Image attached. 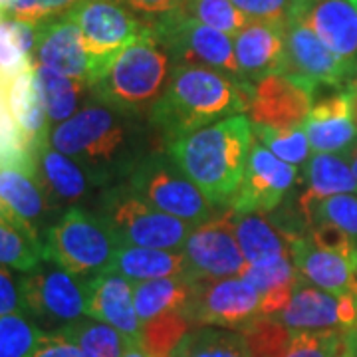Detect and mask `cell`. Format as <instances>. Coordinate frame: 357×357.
I'll use <instances>...</instances> for the list:
<instances>
[{
    "label": "cell",
    "instance_id": "47",
    "mask_svg": "<svg viewBox=\"0 0 357 357\" xmlns=\"http://www.w3.org/2000/svg\"><path fill=\"white\" fill-rule=\"evenodd\" d=\"M141 20H155L167 13H173L183 6L185 0H121Z\"/></svg>",
    "mask_w": 357,
    "mask_h": 357
},
{
    "label": "cell",
    "instance_id": "49",
    "mask_svg": "<svg viewBox=\"0 0 357 357\" xmlns=\"http://www.w3.org/2000/svg\"><path fill=\"white\" fill-rule=\"evenodd\" d=\"M79 0H40V13H42V22L50 20L56 16H64L68 10H72Z\"/></svg>",
    "mask_w": 357,
    "mask_h": 357
},
{
    "label": "cell",
    "instance_id": "57",
    "mask_svg": "<svg viewBox=\"0 0 357 357\" xmlns=\"http://www.w3.org/2000/svg\"><path fill=\"white\" fill-rule=\"evenodd\" d=\"M349 2L354 4V8H356V10H357V0H349Z\"/></svg>",
    "mask_w": 357,
    "mask_h": 357
},
{
    "label": "cell",
    "instance_id": "20",
    "mask_svg": "<svg viewBox=\"0 0 357 357\" xmlns=\"http://www.w3.org/2000/svg\"><path fill=\"white\" fill-rule=\"evenodd\" d=\"M0 211L40 234L60 215L42 191L32 163L0 167Z\"/></svg>",
    "mask_w": 357,
    "mask_h": 357
},
{
    "label": "cell",
    "instance_id": "37",
    "mask_svg": "<svg viewBox=\"0 0 357 357\" xmlns=\"http://www.w3.org/2000/svg\"><path fill=\"white\" fill-rule=\"evenodd\" d=\"M181 13L232 38L250 22V18L241 13L230 0H185Z\"/></svg>",
    "mask_w": 357,
    "mask_h": 357
},
{
    "label": "cell",
    "instance_id": "52",
    "mask_svg": "<svg viewBox=\"0 0 357 357\" xmlns=\"http://www.w3.org/2000/svg\"><path fill=\"white\" fill-rule=\"evenodd\" d=\"M344 155V159L347 161V165L351 167V173H354V177L357 178V139L351 143V147L345 151Z\"/></svg>",
    "mask_w": 357,
    "mask_h": 357
},
{
    "label": "cell",
    "instance_id": "48",
    "mask_svg": "<svg viewBox=\"0 0 357 357\" xmlns=\"http://www.w3.org/2000/svg\"><path fill=\"white\" fill-rule=\"evenodd\" d=\"M0 16L13 18V20H22V22H32V24H40L42 22L40 0H10Z\"/></svg>",
    "mask_w": 357,
    "mask_h": 357
},
{
    "label": "cell",
    "instance_id": "35",
    "mask_svg": "<svg viewBox=\"0 0 357 357\" xmlns=\"http://www.w3.org/2000/svg\"><path fill=\"white\" fill-rule=\"evenodd\" d=\"M191 330L192 324L183 312L165 314L143 324L141 345L151 357H173Z\"/></svg>",
    "mask_w": 357,
    "mask_h": 357
},
{
    "label": "cell",
    "instance_id": "14",
    "mask_svg": "<svg viewBox=\"0 0 357 357\" xmlns=\"http://www.w3.org/2000/svg\"><path fill=\"white\" fill-rule=\"evenodd\" d=\"M298 178V167L280 161L255 137L243 181L227 206L234 215H268L284 203Z\"/></svg>",
    "mask_w": 357,
    "mask_h": 357
},
{
    "label": "cell",
    "instance_id": "33",
    "mask_svg": "<svg viewBox=\"0 0 357 357\" xmlns=\"http://www.w3.org/2000/svg\"><path fill=\"white\" fill-rule=\"evenodd\" d=\"M79 347L84 357H123L129 340L115 328L84 316L60 330Z\"/></svg>",
    "mask_w": 357,
    "mask_h": 357
},
{
    "label": "cell",
    "instance_id": "43",
    "mask_svg": "<svg viewBox=\"0 0 357 357\" xmlns=\"http://www.w3.org/2000/svg\"><path fill=\"white\" fill-rule=\"evenodd\" d=\"M250 20L288 24L300 13L304 0H230Z\"/></svg>",
    "mask_w": 357,
    "mask_h": 357
},
{
    "label": "cell",
    "instance_id": "11",
    "mask_svg": "<svg viewBox=\"0 0 357 357\" xmlns=\"http://www.w3.org/2000/svg\"><path fill=\"white\" fill-rule=\"evenodd\" d=\"M181 250L187 258L189 282L234 278L248 266L236 241L232 211L197 225Z\"/></svg>",
    "mask_w": 357,
    "mask_h": 357
},
{
    "label": "cell",
    "instance_id": "8",
    "mask_svg": "<svg viewBox=\"0 0 357 357\" xmlns=\"http://www.w3.org/2000/svg\"><path fill=\"white\" fill-rule=\"evenodd\" d=\"M24 314L42 332H60L86 316L88 278L44 260L20 278Z\"/></svg>",
    "mask_w": 357,
    "mask_h": 357
},
{
    "label": "cell",
    "instance_id": "17",
    "mask_svg": "<svg viewBox=\"0 0 357 357\" xmlns=\"http://www.w3.org/2000/svg\"><path fill=\"white\" fill-rule=\"evenodd\" d=\"M314 96L316 93L298 86L290 77L272 74L255 84L246 112L248 121L262 128H300L314 107Z\"/></svg>",
    "mask_w": 357,
    "mask_h": 357
},
{
    "label": "cell",
    "instance_id": "4",
    "mask_svg": "<svg viewBox=\"0 0 357 357\" xmlns=\"http://www.w3.org/2000/svg\"><path fill=\"white\" fill-rule=\"evenodd\" d=\"M173 60L149 30L119 52L102 76L91 84L93 102L121 114L147 119L163 96Z\"/></svg>",
    "mask_w": 357,
    "mask_h": 357
},
{
    "label": "cell",
    "instance_id": "24",
    "mask_svg": "<svg viewBox=\"0 0 357 357\" xmlns=\"http://www.w3.org/2000/svg\"><path fill=\"white\" fill-rule=\"evenodd\" d=\"M292 258L300 278L306 284L335 296L357 298L356 268L345 258L319 250L307 236L294 241Z\"/></svg>",
    "mask_w": 357,
    "mask_h": 357
},
{
    "label": "cell",
    "instance_id": "58",
    "mask_svg": "<svg viewBox=\"0 0 357 357\" xmlns=\"http://www.w3.org/2000/svg\"><path fill=\"white\" fill-rule=\"evenodd\" d=\"M356 278H357V262H356Z\"/></svg>",
    "mask_w": 357,
    "mask_h": 357
},
{
    "label": "cell",
    "instance_id": "19",
    "mask_svg": "<svg viewBox=\"0 0 357 357\" xmlns=\"http://www.w3.org/2000/svg\"><path fill=\"white\" fill-rule=\"evenodd\" d=\"M86 316L112 326L129 342H141L143 321L133 302V282L117 272L88 278Z\"/></svg>",
    "mask_w": 357,
    "mask_h": 357
},
{
    "label": "cell",
    "instance_id": "34",
    "mask_svg": "<svg viewBox=\"0 0 357 357\" xmlns=\"http://www.w3.org/2000/svg\"><path fill=\"white\" fill-rule=\"evenodd\" d=\"M183 357H250L243 333L227 328H192L181 344Z\"/></svg>",
    "mask_w": 357,
    "mask_h": 357
},
{
    "label": "cell",
    "instance_id": "5",
    "mask_svg": "<svg viewBox=\"0 0 357 357\" xmlns=\"http://www.w3.org/2000/svg\"><path fill=\"white\" fill-rule=\"evenodd\" d=\"M44 260L79 278L109 272L121 246L100 213L84 206L64 211L42 234Z\"/></svg>",
    "mask_w": 357,
    "mask_h": 357
},
{
    "label": "cell",
    "instance_id": "27",
    "mask_svg": "<svg viewBox=\"0 0 357 357\" xmlns=\"http://www.w3.org/2000/svg\"><path fill=\"white\" fill-rule=\"evenodd\" d=\"M6 102H8V107L13 112L16 123L24 133L30 153L44 147L48 143L52 128L48 123V115L44 112L42 100H40L34 66L20 72L6 86Z\"/></svg>",
    "mask_w": 357,
    "mask_h": 357
},
{
    "label": "cell",
    "instance_id": "12",
    "mask_svg": "<svg viewBox=\"0 0 357 357\" xmlns=\"http://www.w3.org/2000/svg\"><path fill=\"white\" fill-rule=\"evenodd\" d=\"M280 74L316 93L321 86H345L356 76V68L337 58L306 24L292 20L284 26V62Z\"/></svg>",
    "mask_w": 357,
    "mask_h": 357
},
{
    "label": "cell",
    "instance_id": "15",
    "mask_svg": "<svg viewBox=\"0 0 357 357\" xmlns=\"http://www.w3.org/2000/svg\"><path fill=\"white\" fill-rule=\"evenodd\" d=\"M276 318L292 333L357 330V298L324 292L300 278L290 304Z\"/></svg>",
    "mask_w": 357,
    "mask_h": 357
},
{
    "label": "cell",
    "instance_id": "50",
    "mask_svg": "<svg viewBox=\"0 0 357 357\" xmlns=\"http://www.w3.org/2000/svg\"><path fill=\"white\" fill-rule=\"evenodd\" d=\"M345 91H347V98H349V114H351V121L357 129V89L349 84H345Z\"/></svg>",
    "mask_w": 357,
    "mask_h": 357
},
{
    "label": "cell",
    "instance_id": "21",
    "mask_svg": "<svg viewBox=\"0 0 357 357\" xmlns=\"http://www.w3.org/2000/svg\"><path fill=\"white\" fill-rule=\"evenodd\" d=\"M298 22L357 72V10L349 0H304Z\"/></svg>",
    "mask_w": 357,
    "mask_h": 357
},
{
    "label": "cell",
    "instance_id": "41",
    "mask_svg": "<svg viewBox=\"0 0 357 357\" xmlns=\"http://www.w3.org/2000/svg\"><path fill=\"white\" fill-rule=\"evenodd\" d=\"M34 66L16 36L10 18L0 16V86H8L20 72Z\"/></svg>",
    "mask_w": 357,
    "mask_h": 357
},
{
    "label": "cell",
    "instance_id": "44",
    "mask_svg": "<svg viewBox=\"0 0 357 357\" xmlns=\"http://www.w3.org/2000/svg\"><path fill=\"white\" fill-rule=\"evenodd\" d=\"M307 238L319 250L332 252L345 258L347 262H351L356 268L357 262V243L340 227H335L332 222H316L310 227Z\"/></svg>",
    "mask_w": 357,
    "mask_h": 357
},
{
    "label": "cell",
    "instance_id": "26",
    "mask_svg": "<svg viewBox=\"0 0 357 357\" xmlns=\"http://www.w3.org/2000/svg\"><path fill=\"white\" fill-rule=\"evenodd\" d=\"M260 298V316L276 318L290 304L294 290L300 284V274L294 264L292 255L268 258L248 264L241 274Z\"/></svg>",
    "mask_w": 357,
    "mask_h": 357
},
{
    "label": "cell",
    "instance_id": "56",
    "mask_svg": "<svg viewBox=\"0 0 357 357\" xmlns=\"http://www.w3.org/2000/svg\"><path fill=\"white\" fill-rule=\"evenodd\" d=\"M178 347H181V345H178ZM173 357H183V354H181V349H177V351H175V356Z\"/></svg>",
    "mask_w": 357,
    "mask_h": 357
},
{
    "label": "cell",
    "instance_id": "6",
    "mask_svg": "<svg viewBox=\"0 0 357 357\" xmlns=\"http://www.w3.org/2000/svg\"><path fill=\"white\" fill-rule=\"evenodd\" d=\"M96 213L105 218L123 246L181 250L197 227L141 201L129 191L126 183L105 189L98 201Z\"/></svg>",
    "mask_w": 357,
    "mask_h": 357
},
{
    "label": "cell",
    "instance_id": "36",
    "mask_svg": "<svg viewBox=\"0 0 357 357\" xmlns=\"http://www.w3.org/2000/svg\"><path fill=\"white\" fill-rule=\"evenodd\" d=\"M244 344L250 357H282L292 344L294 333L278 318L260 316L243 330Z\"/></svg>",
    "mask_w": 357,
    "mask_h": 357
},
{
    "label": "cell",
    "instance_id": "28",
    "mask_svg": "<svg viewBox=\"0 0 357 357\" xmlns=\"http://www.w3.org/2000/svg\"><path fill=\"white\" fill-rule=\"evenodd\" d=\"M232 220H234L236 241L248 264L282 255H292V244L298 238L292 236L288 230L282 229L276 220H270L268 215H262V213L234 215L232 213Z\"/></svg>",
    "mask_w": 357,
    "mask_h": 357
},
{
    "label": "cell",
    "instance_id": "25",
    "mask_svg": "<svg viewBox=\"0 0 357 357\" xmlns=\"http://www.w3.org/2000/svg\"><path fill=\"white\" fill-rule=\"evenodd\" d=\"M304 191L298 197V213L307 227L314 206L333 195L357 192V178L344 155L314 153L304 169Z\"/></svg>",
    "mask_w": 357,
    "mask_h": 357
},
{
    "label": "cell",
    "instance_id": "46",
    "mask_svg": "<svg viewBox=\"0 0 357 357\" xmlns=\"http://www.w3.org/2000/svg\"><path fill=\"white\" fill-rule=\"evenodd\" d=\"M28 357H84L77 347L66 333L44 332L34 345Z\"/></svg>",
    "mask_w": 357,
    "mask_h": 357
},
{
    "label": "cell",
    "instance_id": "54",
    "mask_svg": "<svg viewBox=\"0 0 357 357\" xmlns=\"http://www.w3.org/2000/svg\"><path fill=\"white\" fill-rule=\"evenodd\" d=\"M335 357H351V354H349V349L344 345V349H342V351H340Z\"/></svg>",
    "mask_w": 357,
    "mask_h": 357
},
{
    "label": "cell",
    "instance_id": "10",
    "mask_svg": "<svg viewBox=\"0 0 357 357\" xmlns=\"http://www.w3.org/2000/svg\"><path fill=\"white\" fill-rule=\"evenodd\" d=\"M68 16L82 32L91 62L89 86L102 76L114 58L133 40L145 34L147 24L121 0H79Z\"/></svg>",
    "mask_w": 357,
    "mask_h": 357
},
{
    "label": "cell",
    "instance_id": "39",
    "mask_svg": "<svg viewBox=\"0 0 357 357\" xmlns=\"http://www.w3.org/2000/svg\"><path fill=\"white\" fill-rule=\"evenodd\" d=\"M42 333L38 326L22 314L0 318V357H28Z\"/></svg>",
    "mask_w": 357,
    "mask_h": 357
},
{
    "label": "cell",
    "instance_id": "1",
    "mask_svg": "<svg viewBox=\"0 0 357 357\" xmlns=\"http://www.w3.org/2000/svg\"><path fill=\"white\" fill-rule=\"evenodd\" d=\"M48 143L72 157L109 189L126 183L151 151L165 149L149 119L89 102L74 117L50 129Z\"/></svg>",
    "mask_w": 357,
    "mask_h": 357
},
{
    "label": "cell",
    "instance_id": "7",
    "mask_svg": "<svg viewBox=\"0 0 357 357\" xmlns=\"http://www.w3.org/2000/svg\"><path fill=\"white\" fill-rule=\"evenodd\" d=\"M126 187L157 211L192 225L208 220L217 208L167 155L165 149L151 151L143 157L139 165L126 178Z\"/></svg>",
    "mask_w": 357,
    "mask_h": 357
},
{
    "label": "cell",
    "instance_id": "16",
    "mask_svg": "<svg viewBox=\"0 0 357 357\" xmlns=\"http://www.w3.org/2000/svg\"><path fill=\"white\" fill-rule=\"evenodd\" d=\"M30 155L40 187L60 215L68 208L91 201L93 195L102 197V192L107 189L88 169H84L72 157L56 151L50 143Z\"/></svg>",
    "mask_w": 357,
    "mask_h": 357
},
{
    "label": "cell",
    "instance_id": "45",
    "mask_svg": "<svg viewBox=\"0 0 357 357\" xmlns=\"http://www.w3.org/2000/svg\"><path fill=\"white\" fill-rule=\"evenodd\" d=\"M16 314L26 316L20 280H16L10 268L0 266V318Z\"/></svg>",
    "mask_w": 357,
    "mask_h": 357
},
{
    "label": "cell",
    "instance_id": "32",
    "mask_svg": "<svg viewBox=\"0 0 357 357\" xmlns=\"http://www.w3.org/2000/svg\"><path fill=\"white\" fill-rule=\"evenodd\" d=\"M42 262V234L0 211V266L28 274Z\"/></svg>",
    "mask_w": 357,
    "mask_h": 357
},
{
    "label": "cell",
    "instance_id": "40",
    "mask_svg": "<svg viewBox=\"0 0 357 357\" xmlns=\"http://www.w3.org/2000/svg\"><path fill=\"white\" fill-rule=\"evenodd\" d=\"M316 222H332L357 243V192H342L319 201L312 211L307 229Z\"/></svg>",
    "mask_w": 357,
    "mask_h": 357
},
{
    "label": "cell",
    "instance_id": "38",
    "mask_svg": "<svg viewBox=\"0 0 357 357\" xmlns=\"http://www.w3.org/2000/svg\"><path fill=\"white\" fill-rule=\"evenodd\" d=\"M255 137L270 153H274L280 161L294 167L306 165L310 161V141H307L306 129L304 126L294 129H274L262 128V126H252Z\"/></svg>",
    "mask_w": 357,
    "mask_h": 357
},
{
    "label": "cell",
    "instance_id": "42",
    "mask_svg": "<svg viewBox=\"0 0 357 357\" xmlns=\"http://www.w3.org/2000/svg\"><path fill=\"white\" fill-rule=\"evenodd\" d=\"M345 345V332L294 333L292 344L282 357H335Z\"/></svg>",
    "mask_w": 357,
    "mask_h": 357
},
{
    "label": "cell",
    "instance_id": "2",
    "mask_svg": "<svg viewBox=\"0 0 357 357\" xmlns=\"http://www.w3.org/2000/svg\"><path fill=\"white\" fill-rule=\"evenodd\" d=\"M255 84L204 66H175L149 123L163 147L191 131L248 112Z\"/></svg>",
    "mask_w": 357,
    "mask_h": 357
},
{
    "label": "cell",
    "instance_id": "51",
    "mask_svg": "<svg viewBox=\"0 0 357 357\" xmlns=\"http://www.w3.org/2000/svg\"><path fill=\"white\" fill-rule=\"evenodd\" d=\"M123 357H151L147 354V349L141 345V342H129L126 351H123Z\"/></svg>",
    "mask_w": 357,
    "mask_h": 357
},
{
    "label": "cell",
    "instance_id": "30",
    "mask_svg": "<svg viewBox=\"0 0 357 357\" xmlns=\"http://www.w3.org/2000/svg\"><path fill=\"white\" fill-rule=\"evenodd\" d=\"M109 272H117L128 280L145 282L185 276L187 258L183 250H163V248H141V246H119L114 266Z\"/></svg>",
    "mask_w": 357,
    "mask_h": 357
},
{
    "label": "cell",
    "instance_id": "55",
    "mask_svg": "<svg viewBox=\"0 0 357 357\" xmlns=\"http://www.w3.org/2000/svg\"><path fill=\"white\" fill-rule=\"evenodd\" d=\"M347 84H349V86H354V88L357 89V72H356V76L351 77V79H349V82H347Z\"/></svg>",
    "mask_w": 357,
    "mask_h": 357
},
{
    "label": "cell",
    "instance_id": "18",
    "mask_svg": "<svg viewBox=\"0 0 357 357\" xmlns=\"http://www.w3.org/2000/svg\"><path fill=\"white\" fill-rule=\"evenodd\" d=\"M34 64L44 66L60 76L84 79L89 84L91 62L82 32L68 14L40 22Z\"/></svg>",
    "mask_w": 357,
    "mask_h": 357
},
{
    "label": "cell",
    "instance_id": "3",
    "mask_svg": "<svg viewBox=\"0 0 357 357\" xmlns=\"http://www.w3.org/2000/svg\"><path fill=\"white\" fill-rule=\"evenodd\" d=\"M252 139L248 117L234 115L173 139L165 151L211 203L222 206L243 181Z\"/></svg>",
    "mask_w": 357,
    "mask_h": 357
},
{
    "label": "cell",
    "instance_id": "53",
    "mask_svg": "<svg viewBox=\"0 0 357 357\" xmlns=\"http://www.w3.org/2000/svg\"><path fill=\"white\" fill-rule=\"evenodd\" d=\"M345 347L349 349L351 357H357V330L345 332Z\"/></svg>",
    "mask_w": 357,
    "mask_h": 357
},
{
    "label": "cell",
    "instance_id": "23",
    "mask_svg": "<svg viewBox=\"0 0 357 357\" xmlns=\"http://www.w3.org/2000/svg\"><path fill=\"white\" fill-rule=\"evenodd\" d=\"M304 129L314 153H345L357 139L345 88L314 103Z\"/></svg>",
    "mask_w": 357,
    "mask_h": 357
},
{
    "label": "cell",
    "instance_id": "29",
    "mask_svg": "<svg viewBox=\"0 0 357 357\" xmlns=\"http://www.w3.org/2000/svg\"><path fill=\"white\" fill-rule=\"evenodd\" d=\"M34 74H36L40 100L44 105V112L48 115L50 128L64 123L70 117H74L82 107L93 102L91 86L84 79L60 76L38 64H34Z\"/></svg>",
    "mask_w": 357,
    "mask_h": 357
},
{
    "label": "cell",
    "instance_id": "9",
    "mask_svg": "<svg viewBox=\"0 0 357 357\" xmlns=\"http://www.w3.org/2000/svg\"><path fill=\"white\" fill-rule=\"evenodd\" d=\"M145 24L171 56L173 66H204L241 79L234 44L229 34L192 20L181 13V8L147 20Z\"/></svg>",
    "mask_w": 357,
    "mask_h": 357
},
{
    "label": "cell",
    "instance_id": "13",
    "mask_svg": "<svg viewBox=\"0 0 357 357\" xmlns=\"http://www.w3.org/2000/svg\"><path fill=\"white\" fill-rule=\"evenodd\" d=\"M183 314L192 328L211 326L243 330L244 326L260 318V298L241 276L197 280L192 282L191 300Z\"/></svg>",
    "mask_w": 357,
    "mask_h": 357
},
{
    "label": "cell",
    "instance_id": "31",
    "mask_svg": "<svg viewBox=\"0 0 357 357\" xmlns=\"http://www.w3.org/2000/svg\"><path fill=\"white\" fill-rule=\"evenodd\" d=\"M192 282L185 276H171L159 280H145L133 284V302L137 316L145 324L149 319L185 312V307L191 300Z\"/></svg>",
    "mask_w": 357,
    "mask_h": 357
},
{
    "label": "cell",
    "instance_id": "22",
    "mask_svg": "<svg viewBox=\"0 0 357 357\" xmlns=\"http://www.w3.org/2000/svg\"><path fill=\"white\" fill-rule=\"evenodd\" d=\"M284 26L250 20L232 38L234 58L243 82L258 84L272 74H280L284 62Z\"/></svg>",
    "mask_w": 357,
    "mask_h": 357
}]
</instances>
